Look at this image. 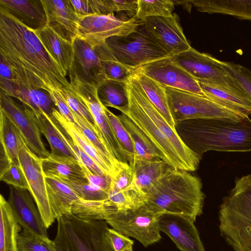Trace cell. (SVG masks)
<instances>
[{"label":"cell","mask_w":251,"mask_h":251,"mask_svg":"<svg viewBox=\"0 0 251 251\" xmlns=\"http://www.w3.org/2000/svg\"><path fill=\"white\" fill-rule=\"evenodd\" d=\"M0 54L10 67L19 87L48 93L71 89L66 76L34 30L0 8Z\"/></svg>","instance_id":"6da1fadb"},{"label":"cell","mask_w":251,"mask_h":251,"mask_svg":"<svg viewBox=\"0 0 251 251\" xmlns=\"http://www.w3.org/2000/svg\"><path fill=\"white\" fill-rule=\"evenodd\" d=\"M176 127L184 143L200 155L210 151L227 152L251 151V119L189 120Z\"/></svg>","instance_id":"7a4b0ae2"},{"label":"cell","mask_w":251,"mask_h":251,"mask_svg":"<svg viewBox=\"0 0 251 251\" xmlns=\"http://www.w3.org/2000/svg\"><path fill=\"white\" fill-rule=\"evenodd\" d=\"M147 195L146 205L160 215H179L195 222L202 213L201 180L188 171L168 166Z\"/></svg>","instance_id":"3957f363"},{"label":"cell","mask_w":251,"mask_h":251,"mask_svg":"<svg viewBox=\"0 0 251 251\" xmlns=\"http://www.w3.org/2000/svg\"><path fill=\"white\" fill-rule=\"evenodd\" d=\"M221 236L234 251H251V174L237 178L221 203Z\"/></svg>","instance_id":"277c9868"},{"label":"cell","mask_w":251,"mask_h":251,"mask_svg":"<svg viewBox=\"0 0 251 251\" xmlns=\"http://www.w3.org/2000/svg\"><path fill=\"white\" fill-rule=\"evenodd\" d=\"M56 220L55 251H114L105 221L85 220L72 213Z\"/></svg>","instance_id":"5b68a950"},{"label":"cell","mask_w":251,"mask_h":251,"mask_svg":"<svg viewBox=\"0 0 251 251\" xmlns=\"http://www.w3.org/2000/svg\"><path fill=\"white\" fill-rule=\"evenodd\" d=\"M168 104L176 125L193 119H227L240 121L250 115L246 111L211 96H201L165 87Z\"/></svg>","instance_id":"8992f818"},{"label":"cell","mask_w":251,"mask_h":251,"mask_svg":"<svg viewBox=\"0 0 251 251\" xmlns=\"http://www.w3.org/2000/svg\"><path fill=\"white\" fill-rule=\"evenodd\" d=\"M105 42L119 62L134 70L152 61L171 57L149 34L143 24L128 34L110 37Z\"/></svg>","instance_id":"52a82bcc"},{"label":"cell","mask_w":251,"mask_h":251,"mask_svg":"<svg viewBox=\"0 0 251 251\" xmlns=\"http://www.w3.org/2000/svg\"><path fill=\"white\" fill-rule=\"evenodd\" d=\"M171 59L198 82L215 84L248 96L223 67L222 61L208 53L201 52L191 47L188 50L171 57Z\"/></svg>","instance_id":"ba28073f"},{"label":"cell","mask_w":251,"mask_h":251,"mask_svg":"<svg viewBox=\"0 0 251 251\" xmlns=\"http://www.w3.org/2000/svg\"><path fill=\"white\" fill-rule=\"evenodd\" d=\"M127 83L129 103L121 112L126 115L149 138L169 166L188 171V169L169 139L150 116L140 101L129 79Z\"/></svg>","instance_id":"9c48e42d"},{"label":"cell","mask_w":251,"mask_h":251,"mask_svg":"<svg viewBox=\"0 0 251 251\" xmlns=\"http://www.w3.org/2000/svg\"><path fill=\"white\" fill-rule=\"evenodd\" d=\"M160 216L145 204L133 210L118 211L105 221L112 228L148 247L161 239Z\"/></svg>","instance_id":"30bf717a"},{"label":"cell","mask_w":251,"mask_h":251,"mask_svg":"<svg viewBox=\"0 0 251 251\" xmlns=\"http://www.w3.org/2000/svg\"><path fill=\"white\" fill-rule=\"evenodd\" d=\"M20 152V165L24 170L32 196L45 226L48 228L56 219L48 200L42 158L28 148L22 134L17 127Z\"/></svg>","instance_id":"8fae6325"},{"label":"cell","mask_w":251,"mask_h":251,"mask_svg":"<svg viewBox=\"0 0 251 251\" xmlns=\"http://www.w3.org/2000/svg\"><path fill=\"white\" fill-rule=\"evenodd\" d=\"M78 36L95 47L112 37L125 36L135 30L143 21L135 17L126 20L114 14L78 16Z\"/></svg>","instance_id":"7c38bea8"},{"label":"cell","mask_w":251,"mask_h":251,"mask_svg":"<svg viewBox=\"0 0 251 251\" xmlns=\"http://www.w3.org/2000/svg\"><path fill=\"white\" fill-rule=\"evenodd\" d=\"M71 91L89 110L108 148L119 161L127 163L126 154L117 140L98 94V86L73 80Z\"/></svg>","instance_id":"4fadbf2b"},{"label":"cell","mask_w":251,"mask_h":251,"mask_svg":"<svg viewBox=\"0 0 251 251\" xmlns=\"http://www.w3.org/2000/svg\"><path fill=\"white\" fill-rule=\"evenodd\" d=\"M74 55L68 71L70 81L99 86L107 79L101 59L95 48L77 36L73 43Z\"/></svg>","instance_id":"5bb4252c"},{"label":"cell","mask_w":251,"mask_h":251,"mask_svg":"<svg viewBox=\"0 0 251 251\" xmlns=\"http://www.w3.org/2000/svg\"><path fill=\"white\" fill-rule=\"evenodd\" d=\"M0 108L14 123L31 151L40 158L48 157L50 153L42 140L41 132L32 110L25 105H20L12 97L2 92L0 95Z\"/></svg>","instance_id":"9a60e30c"},{"label":"cell","mask_w":251,"mask_h":251,"mask_svg":"<svg viewBox=\"0 0 251 251\" xmlns=\"http://www.w3.org/2000/svg\"><path fill=\"white\" fill-rule=\"evenodd\" d=\"M135 70L156 81L164 87L206 96L199 82L184 69L173 62L171 57L152 61Z\"/></svg>","instance_id":"2e32d148"},{"label":"cell","mask_w":251,"mask_h":251,"mask_svg":"<svg viewBox=\"0 0 251 251\" xmlns=\"http://www.w3.org/2000/svg\"><path fill=\"white\" fill-rule=\"evenodd\" d=\"M178 15L150 17L142 20L143 25L149 34L173 57L188 50L191 47L180 25Z\"/></svg>","instance_id":"e0dca14e"},{"label":"cell","mask_w":251,"mask_h":251,"mask_svg":"<svg viewBox=\"0 0 251 251\" xmlns=\"http://www.w3.org/2000/svg\"><path fill=\"white\" fill-rule=\"evenodd\" d=\"M7 201L15 218L24 231L42 238H49L47 228L28 190L10 185Z\"/></svg>","instance_id":"ac0fdd59"},{"label":"cell","mask_w":251,"mask_h":251,"mask_svg":"<svg viewBox=\"0 0 251 251\" xmlns=\"http://www.w3.org/2000/svg\"><path fill=\"white\" fill-rule=\"evenodd\" d=\"M194 222L189 218L172 214H162L158 219L160 231L181 251H206Z\"/></svg>","instance_id":"d6986e66"},{"label":"cell","mask_w":251,"mask_h":251,"mask_svg":"<svg viewBox=\"0 0 251 251\" xmlns=\"http://www.w3.org/2000/svg\"><path fill=\"white\" fill-rule=\"evenodd\" d=\"M41 0L46 16V26L73 44L78 36L79 18L70 0Z\"/></svg>","instance_id":"ffe728a7"},{"label":"cell","mask_w":251,"mask_h":251,"mask_svg":"<svg viewBox=\"0 0 251 251\" xmlns=\"http://www.w3.org/2000/svg\"><path fill=\"white\" fill-rule=\"evenodd\" d=\"M0 8L33 30L47 25L41 0H0Z\"/></svg>","instance_id":"44dd1931"},{"label":"cell","mask_w":251,"mask_h":251,"mask_svg":"<svg viewBox=\"0 0 251 251\" xmlns=\"http://www.w3.org/2000/svg\"><path fill=\"white\" fill-rule=\"evenodd\" d=\"M34 31L44 49L66 76L73 59V44L47 26Z\"/></svg>","instance_id":"7402d4cb"},{"label":"cell","mask_w":251,"mask_h":251,"mask_svg":"<svg viewBox=\"0 0 251 251\" xmlns=\"http://www.w3.org/2000/svg\"><path fill=\"white\" fill-rule=\"evenodd\" d=\"M45 177L48 200L56 220L72 214V205L81 198L80 196L60 180L49 176Z\"/></svg>","instance_id":"603a6c76"},{"label":"cell","mask_w":251,"mask_h":251,"mask_svg":"<svg viewBox=\"0 0 251 251\" xmlns=\"http://www.w3.org/2000/svg\"><path fill=\"white\" fill-rule=\"evenodd\" d=\"M45 176L57 179H85V167L73 157H61L50 154L42 158Z\"/></svg>","instance_id":"cb8c5ba5"},{"label":"cell","mask_w":251,"mask_h":251,"mask_svg":"<svg viewBox=\"0 0 251 251\" xmlns=\"http://www.w3.org/2000/svg\"><path fill=\"white\" fill-rule=\"evenodd\" d=\"M191 2L201 12L228 15L251 21V0H192Z\"/></svg>","instance_id":"d4e9b609"},{"label":"cell","mask_w":251,"mask_h":251,"mask_svg":"<svg viewBox=\"0 0 251 251\" xmlns=\"http://www.w3.org/2000/svg\"><path fill=\"white\" fill-rule=\"evenodd\" d=\"M168 166L160 159L135 158L130 166L133 172V182L138 188L147 194Z\"/></svg>","instance_id":"484cf974"},{"label":"cell","mask_w":251,"mask_h":251,"mask_svg":"<svg viewBox=\"0 0 251 251\" xmlns=\"http://www.w3.org/2000/svg\"><path fill=\"white\" fill-rule=\"evenodd\" d=\"M52 115L57 122L106 175L111 177L113 172L103 157L74 123L67 120L55 107Z\"/></svg>","instance_id":"4316f807"},{"label":"cell","mask_w":251,"mask_h":251,"mask_svg":"<svg viewBox=\"0 0 251 251\" xmlns=\"http://www.w3.org/2000/svg\"><path fill=\"white\" fill-rule=\"evenodd\" d=\"M0 251H19L18 238L21 226L2 195H0Z\"/></svg>","instance_id":"83f0119b"},{"label":"cell","mask_w":251,"mask_h":251,"mask_svg":"<svg viewBox=\"0 0 251 251\" xmlns=\"http://www.w3.org/2000/svg\"><path fill=\"white\" fill-rule=\"evenodd\" d=\"M133 73L149 100L172 128L176 129V125L170 110L165 87L136 70Z\"/></svg>","instance_id":"f1b7e54d"},{"label":"cell","mask_w":251,"mask_h":251,"mask_svg":"<svg viewBox=\"0 0 251 251\" xmlns=\"http://www.w3.org/2000/svg\"><path fill=\"white\" fill-rule=\"evenodd\" d=\"M0 142L1 156L9 164H20V147L17 127L10 118L0 108Z\"/></svg>","instance_id":"f546056e"},{"label":"cell","mask_w":251,"mask_h":251,"mask_svg":"<svg viewBox=\"0 0 251 251\" xmlns=\"http://www.w3.org/2000/svg\"><path fill=\"white\" fill-rule=\"evenodd\" d=\"M118 116L130 137L134 150V159L162 160L160 152L144 133L126 115L121 113Z\"/></svg>","instance_id":"4dcf8cb0"},{"label":"cell","mask_w":251,"mask_h":251,"mask_svg":"<svg viewBox=\"0 0 251 251\" xmlns=\"http://www.w3.org/2000/svg\"><path fill=\"white\" fill-rule=\"evenodd\" d=\"M98 94L102 105L120 111L128 106L127 83L107 79L98 87Z\"/></svg>","instance_id":"1f68e13d"},{"label":"cell","mask_w":251,"mask_h":251,"mask_svg":"<svg viewBox=\"0 0 251 251\" xmlns=\"http://www.w3.org/2000/svg\"><path fill=\"white\" fill-rule=\"evenodd\" d=\"M117 211L108 199L103 200H85L79 199L72 207V213L85 220H105Z\"/></svg>","instance_id":"d6a6232c"},{"label":"cell","mask_w":251,"mask_h":251,"mask_svg":"<svg viewBox=\"0 0 251 251\" xmlns=\"http://www.w3.org/2000/svg\"><path fill=\"white\" fill-rule=\"evenodd\" d=\"M108 199L118 211L133 210L144 205L147 195L141 190L133 181L126 188L118 191L110 186Z\"/></svg>","instance_id":"836d02e7"},{"label":"cell","mask_w":251,"mask_h":251,"mask_svg":"<svg viewBox=\"0 0 251 251\" xmlns=\"http://www.w3.org/2000/svg\"><path fill=\"white\" fill-rule=\"evenodd\" d=\"M32 111L41 133L49 143L50 153L58 156L74 157L54 127L50 117L43 112Z\"/></svg>","instance_id":"e575fe53"},{"label":"cell","mask_w":251,"mask_h":251,"mask_svg":"<svg viewBox=\"0 0 251 251\" xmlns=\"http://www.w3.org/2000/svg\"><path fill=\"white\" fill-rule=\"evenodd\" d=\"M94 48L97 50L103 64L107 79L127 82L132 75V70L119 62L106 42Z\"/></svg>","instance_id":"d590c367"},{"label":"cell","mask_w":251,"mask_h":251,"mask_svg":"<svg viewBox=\"0 0 251 251\" xmlns=\"http://www.w3.org/2000/svg\"><path fill=\"white\" fill-rule=\"evenodd\" d=\"M11 97L17 98L33 111L43 112L50 116L52 115L54 104L49 93L47 94L42 90L17 86Z\"/></svg>","instance_id":"8d00e7d4"},{"label":"cell","mask_w":251,"mask_h":251,"mask_svg":"<svg viewBox=\"0 0 251 251\" xmlns=\"http://www.w3.org/2000/svg\"><path fill=\"white\" fill-rule=\"evenodd\" d=\"M205 95H209L229 103L247 112L251 115V98L219 85L199 82Z\"/></svg>","instance_id":"74e56055"},{"label":"cell","mask_w":251,"mask_h":251,"mask_svg":"<svg viewBox=\"0 0 251 251\" xmlns=\"http://www.w3.org/2000/svg\"><path fill=\"white\" fill-rule=\"evenodd\" d=\"M50 117L54 127L73 156L91 173L96 175H106L98 166L92 159L72 139L68 134L53 117L52 115Z\"/></svg>","instance_id":"f35d334b"},{"label":"cell","mask_w":251,"mask_h":251,"mask_svg":"<svg viewBox=\"0 0 251 251\" xmlns=\"http://www.w3.org/2000/svg\"><path fill=\"white\" fill-rule=\"evenodd\" d=\"M175 5L172 0H138L134 17L140 20L150 17H169L174 13Z\"/></svg>","instance_id":"ab89813d"},{"label":"cell","mask_w":251,"mask_h":251,"mask_svg":"<svg viewBox=\"0 0 251 251\" xmlns=\"http://www.w3.org/2000/svg\"><path fill=\"white\" fill-rule=\"evenodd\" d=\"M89 2L93 14L110 15L125 11L135 16L138 8V0H89Z\"/></svg>","instance_id":"60d3db41"},{"label":"cell","mask_w":251,"mask_h":251,"mask_svg":"<svg viewBox=\"0 0 251 251\" xmlns=\"http://www.w3.org/2000/svg\"><path fill=\"white\" fill-rule=\"evenodd\" d=\"M104 109L112 130L126 154L128 163L131 166L134 161L135 153L129 135L119 116L105 106Z\"/></svg>","instance_id":"b9f144b4"},{"label":"cell","mask_w":251,"mask_h":251,"mask_svg":"<svg viewBox=\"0 0 251 251\" xmlns=\"http://www.w3.org/2000/svg\"><path fill=\"white\" fill-rule=\"evenodd\" d=\"M58 179L69 186L80 196L81 199L91 201L108 199V193L90 183L87 178L85 179L63 178Z\"/></svg>","instance_id":"7bdbcfd3"},{"label":"cell","mask_w":251,"mask_h":251,"mask_svg":"<svg viewBox=\"0 0 251 251\" xmlns=\"http://www.w3.org/2000/svg\"><path fill=\"white\" fill-rule=\"evenodd\" d=\"M0 180L11 186L29 191L28 183L20 164L8 163L0 164Z\"/></svg>","instance_id":"ee69618b"},{"label":"cell","mask_w":251,"mask_h":251,"mask_svg":"<svg viewBox=\"0 0 251 251\" xmlns=\"http://www.w3.org/2000/svg\"><path fill=\"white\" fill-rule=\"evenodd\" d=\"M19 251H55L52 241L23 230L18 238Z\"/></svg>","instance_id":"f6af8a7d"},{"label":"cell","mask_w":251,"mask_h":251,"mask_svg":"<svg viewBox=\"0 0 251 251\" xmlns=\"http://www.w3.org/2000/svg\"><path fill=\"white\" fill-rule=\"evenodd\" d=\"M57 93L72 112L84 119L96 132L101 135L89 110L75 98L71 91V89H65Z\"/></svg>","instance_id":"bcb514c9"},{"label":"cell","mask_w":251,"mask_h":251,"mask_svg":"<svg viewBox=\"0 0 251 251\" xmlns=\"http://www.w3.org/2000/svg\"><path fill=\"white\" fill-rule=\"evenodd\" d=\"M222 64L251 98V71L244 66L232 62L222 61Z\"/></svg>","instance_id":"7dc6e473"},{"label":"cell","mask_w":251,"mask_h":251,"mask_svg":"<svg viewBox=\"0 0 251 251\" xmlns=\"http://www.w3.org/2000/svg\"><path fill=\"white\" fill-rule=\"evenodd\" d=\"M133 172L128 163L120 162L114 176L111 177L110 187L121 191L130 186L133 181Z\"/></svg>","instance_id":"c3c4849f"},{"label":"cell","mask_w":251,"mask_h":251,"mask_svg":"<svg viewBox=\"0 0 251 251\" xmlns=\"http://www.w3.org/2000/svg\"><path fill=\"white\" fill-rule=\"evenodd\" d=\"M0 92L12 97L16 87V80L13 72L7 63L0 56Z\"/></svg>","instance_id":"681fc988"},{"label":"cell","mask_w":251,"mask_h":251,"mask_svg":"<svg viewBox=\"0 0 251 251\" xmlns=\"http://www.w3.org/2000/svg\"><path fill=\"white\" fill-rule=\"evenodd\" d=\"M109 233L114 251H124L132 247L134 241L113 228L109 229Z\"/></svg>","instance_id":"f907efd6"},{"label":"cell","mask_w":251,"mask_h":251,"mask_svg":"<svg viewBox=\"0 0 251 251\" xmlns=\"http://www.w3.org/2000/svg\"><path fill=\"white\" fill-rule=\"evenodd\" d=\"M85 173L89 182L108 194L111 177L107 175H96L91 173L85 167Z\"/></svg>","instance_id":"816d5d0a"},{"label":"cell","mask_w":251,"mask_h":251,"mask_svg":"<svg viewBox=\"0 0 251 251\" xmlns=\"http://www.w3.org/2000/svg\"><path fill=\"white\" fill-rule=\"evenodd\" d=\"M54 105L59 112L69 121L74 123V119L71 111L57 92L52 91L49 93Z\"/></svg>","instance_id":"f5cc1de1"},{"label":"cell","mask_w":251,"mask_h":251,"mask_svg":"<svg viewBox=\"0 0 251 251\" xmlns=\"http://www.w3.org/2000/svg\"><path fill=\"white\" fill-rule=\"evenodd\" d=\"M71 5L78 16L92 15L89 0H70Z\"/></svg>","instance_id":"db71d44e"},{"label":"cell","mask_w":251,"mask_h":251,"mask_svg":"<svg viewBox=\"0 0 251 251\" xmlns=\"http://www.w3.org/2000/svg\"><path fill=\"white\" fill-rule=\"evenodd\" d=\"M124 251H133V249H132V247H130L128 248H127V249H126L125 250H124Z\"/></svg>","instance_id":"11a10c76"}]
</instances>
